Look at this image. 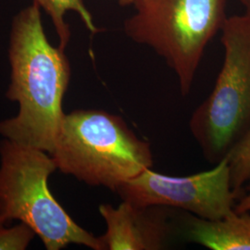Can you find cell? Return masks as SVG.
Listing matches in <instances>:
<instances>
[{
	"label": "cell",
	"mask_w": 250,
	"mask_h": 250,
	"mask_svg": "<svg viewBox=\"0 0 250 250\" xmlns=\"http://www.w3.org/2000/svg\"><path fill=\"white\" fill-rule=\"evenodd\" d=\"M41 8L32 3L13 18L9 36L10 83L7 98L17 102L16 116L0 122V134L51 154L63 118L71 67L62 46L51 45Z\"/></svg>",
	"instance_id": "1"
},
{
	"label": "cell",
	"mask_w": 250,
	"mask_h": 250,
	"mask_svg": "<svg viewBox=\"0 0 250 250\" xmlns=\"http://www.w3.org/2000/svg\"><path fill=\"white\" fill-rule=\"evenodd\" d=\"M51 156L61 172L115 193L153 165L150 144L122 117L97 109L65 114Z\"/></svg>",
	"instance_id": "2"
},
{
	"label": "cell",
	"mask_w": 250,
	"mask_h": 250,
	"mask_svg": "<svg viewBox=\"0 0 250 250\" xmlns=\"http://www.w3.org/2000/svg\"><path fill=\"white\" fill-rule=\"evenodd\" d=\"M57 169L51 154L4 138L0 142V217L18 220L41 239L45 250L71 244L104 250L99 237L76 224L53 197L48 179Z\"/></svg>",
	"instance_id": "3"
},
{
	"label": "cell",
	"mask_w": 250,
	"mask_h": 250,
	"mask_svg": "<svg viewBox=\"0 0 250 250\" xmlns=\"http://www.w3.org/2000/svg\"><path fill=\"white\" fill-rule=\"evenodd\" d=\"M125 34L161 57L190 92L206 47L222 29L227 0H134Z\"/></svg>",
	"instance_id": "4"
},
{
	"label": "cell",
	"mask_w": 250,
	"mask_h": 250,
	"mask_svg": "<svg viewBox=\"0 0 250 250\" xmlns=\"http://www.w3.org/2000/svg\"><path fill=\"white\" fill-rule=\"evenodd\" d=\"M221 31L222 70L189 123L206 160L216 164L250 127V13L227 17Z\"/></svg>",
	"instance_id": "5"
},
{
	"label": "cell",
	"mask_w": 250,
	"mask_h": 250,
	"mask_svg": "<svg viewBox=\"0 0 250 250\" xmlns=\"http://www.w3.org/2000/svg\"><path fill=\"white\" fill-rule=\"evenodd\" d=\"M122 200L138 207L184 209L202 219L219 220L235 212V198L226 158L213 169L185 177L146 169L117 190Z\"/></svg>",
	"instance_id": "6"
},
{
	"label": "cell",
	"mask_w": 250,
	"mask_h": 250,
	"mask_svg": "<svg viewBox=\"0 0 250 250\" xmlns=\"http://www.w3.org/2000/svg\"><path fill=\"white\" fill-rule=\"evenodd\" d=\"M166 207H138L124 201L113 207L99 206V213L107 224L99 236L104 250H163L171 227Z\"/></svg>",
	"instance_id": "7"
},
{
	"label": "cell",
	"mask_w": 250,
	"mask_h": 250,
	"mask_svg": "<svg viewBox=\"0 0 250 250\" xmlns=\"http://www.w3.org/2000/svg\"><path fill=\"white\" fill-rule=\"evenodd\" d=\"M189 241L211 250H250V211L219 220L192 216L187 221Z\"/></svg>",
	"instance_id": "8"
},
{
	"label": "cell",
	"mask_w": 250,
	"mask_h": 250,
	"mask_svg": "<svg viewBox=\"0 0 250 250\" xmlns=\"http://www.w3.org/2000/svg\"><path fill=\"white\" fill-rule=\"evenodd\" d=\"M51 20L56 33L60 39V46L66 49L71 39V29L66 21L67 12L73 11L78 14L83 24L92 34L99 32L92 14L83 0H33Z\"/></svg>",
	"instance_id": "9"
},
{
	"label": "cell",
	"mask_w": 250,
	"mask_h": 250,
	"mask_svg": "<svg viewBox=\"0 0 250 250\" xmlns=\"http://www.w3.org/2000/svg\"><path fill=\"white\" fill-rule=\"evenodd\" d=\"M225 158L228 161L232 190L237 195L250 181V127Z\"/></svg>",
	"instance_id": "10"
},
{
	"label": "cell",
	"mask_w": 250,
	"mask_h": 250,
	"mask_svg": "<svg viewBox=\"0 0 250 250\" xmlns=\"http://www.w3.org/2000/svg\"><path fill=\"white\" fill-rule=\"evenodd\" d=\"M8 224L0 217V250H26L36 232L22 223L14 226H8Z\"/></svg>",
	"instance_id": "11"
},
{
	"label": "cell",
	"mask_w": 250,
	"mask_h": 250,
	"mask_svg": "<svg viewBox=\"0 0 250 250\" xmlns=\"http://www.w3.org/2000/svg\"><path fill=\"white\" fill-rule=\"evenodd\" d=\"M248 194L242 197L239 203L235 206L234 209L237 213H244L250 211V187L248 188Z\"/></svg>",
	"instance_id": "12"
},
{
	"label": "cell",
	"mask_w": 250,
	"mask_h": 250,
	"mask_svg": "<svg viewBox=\"0 0 250 250\" xmlns=\"http://www.w3.org/2000/svg\"><path fill=\"white\" fill-rule=\"evenodd\" d=\"M240 2L246 9V12L250 13V0H240Z\"/></svg>",
	"instance_id": "13"
},
{
	"label": "cell",
	"mask_w": 250,
	"mask_h": 250,
	"mask_svg": "<svg viewBox=\"0 0 250 250\" xmlns=\"http://www.w3.org/2000/svg\"><path fill=\"white\" fill-rule=\"evenodd\" d=\"M121 6H128V5H133L134 0H117Z\"/></svg>",
	"instance_id": "14"
}]
</instances>
